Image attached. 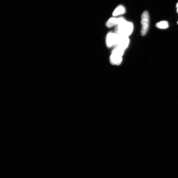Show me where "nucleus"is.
<instances>
[{"label": "nucleus", "instance_id": "nucleus-7", "mask_svg": "<svg viewBox=\"0 0 178 178\" xmlns=\"http://www.w3.org/2000/svg\"><path fill=\"white\" fill-rule=\"evenodd\" d=\"M126 12V10L125 7L123 5H119L114 10L113 13V17L118 16L125 14Z\"/></svg>", "mask_w": 178, "mask_h": 178}, {"label": "nucleus", "instance_id": "nucleus-11", "mask_svg": "<svg viewBox=\"0 0 178 178\" xmlns=\"http://www.w3.org/2000/svg\"><path fill=\"white\" fill-rule=\"evenodd\" d=\"M177 24L178 25V22H177Z\"/></svg>", "mask_w": 178, "mask_h": 178}, {"label": "nucleus", "instance_id": "nucleus-4", "mask_svg": "<svg viewBox=\"0 0 178 178\" xmlns=\"http://www.w3.org/2000/svg\"><path fill=\"white\" fill-rule=\"evenodd\" d=\"M130 43L128 37L122 36L119 35L118 40L115 48L123 50L125 51L128 47Z\"/></svg>", "mask_w": 178, "mask_h": 178}, {"label": "nucleus", "instance_id": "nucleus-8", "mask_svg": "<svg viewBox=\"0 0 178 178\" xmlns=\"http://www.w3.org/2000/svg\"><path fill=\"white\" fill-rule=\"evenodd\" d=\"M156 26L157 28L161 29H165L169 27V24L168 22L166 21H162L156 24Z\"/></svg>", "mask_w": 178, "mask_h": 178}, {"label": "nucleus", "instance_id": "nucleus-1", "mask_svg": "<svg viewBox=\"0 0 178 178\" xmlns=\"http://www.w3.org/2000/svg\"><path fill=\"white\" fill-rule=\"evenodd\" d=\"M133 28V24L126 19L116 26L115 31L119 35L129 38L132 33Z\"/></svg>", "mask_w": 178, "mask_h": 178}, {"label": "nucleus", "instance_id": "nucleus-9", "mask_svg": "<svg viewBox=\"0 0 178 178\" xmlns=\"http://www.w3.org/2000/svg\"><path fill=\"white\" fill-rule=\"evenodd\" d=\"M124 52V50L118 49V48H115L111 53L123 57Z\"/></svg>", "mask_w": 178, "mask_h": 178}, {"label": "nucleus", "instance_id": "nucleus-3", "mask_svg": "<svg viewBox=\"0 0 178 178\" xmlns=\"http://www.w3.org/2000/svg\"><path fill=\"white\" fill-rule=\"evenodd\" d=\"M119 35L116 33L110 32L108 33L106 38V43L109 48L116 46L118 40Z\"/></svg>", "mask_w": 178, "mask_h": 178}, {"label": "nucleus", "instance_id": "nucleus-5", "mask_svg": "<svg viewBox=\"0 0 178 178\" xmlns=\"http://www.w3.org/2000/svg\"><path fill=\"white\" fill-rule=\"evenodd\" d=\"M125 20H126L125 18L122 17L118 18L111 17L108 20L106 23V25L109 28H112L114 26L116 27L119 23L123 22Z\"/></svg>", "mask_w": 178, "mask_h": 178}, {"label": "nucleus", "instance_id": "nucleus-2", "mask_svg": "<svg viewBox=\"0 0 178 178\" xmlns=\"http://www.w3.org/2000/svg\"><path fill=\"white\" fill-rule=\"evenodd\" d=\"M141 21L142 27L141 34L142 36H145L147 33L149 26L150 17L148 11H147L143 12L141 16Z\"/></svg>", "mask_w": 178, "mask_h": 178}, {"label": "nucleus", "instance_id": "nucleus-10", "mask_svg": "<svg viewBox=\"0 0 178 178\" xmlns=\"http://www.w3.org/2000/svg\"><path fill=\"white\" fill-rule=\"evenodd\" d=\"M176 7L177 8V13H178V2L177 3V4Z\"/></svg>", "mask_w": 178, "mask_h": 178}, {"label": "nucleus", "instance_id": "nucleus-6", "mask_svg": "<svg viewBox=\"0 0 178 178\" xmlns=\"http://www.w3.org/2000/svg\"><path fill=\"white\" fill-rule=\"evenodd\" d=\"M110 60L111 63L113 65H119L123 61V58L121 56L111 53L110 57Z\"/></svg>", "mask_w": 178, "mask_h": 178}]
</instances>
